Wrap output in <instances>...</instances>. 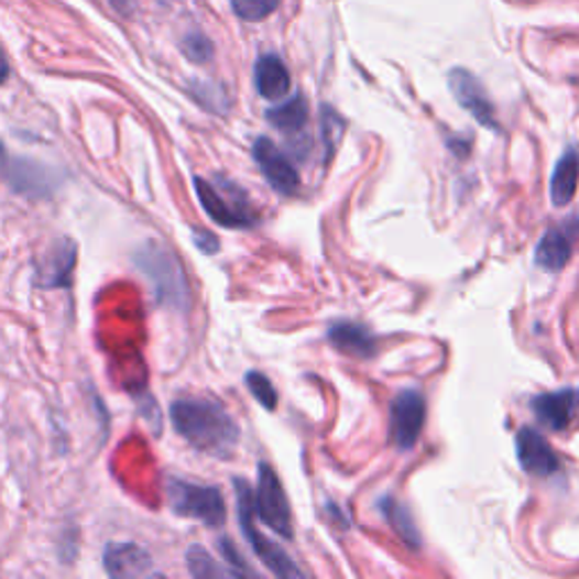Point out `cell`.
Listing matches in <instances>:
<instances>
[{
  "label": "cell",
  "instance_id": "cell-29",
  "mask_svg": "<svg viewBox=\"0 0 579 579\" xmlns=\"http://www.w3.org/2000/svg\"><path fill=\"white\" fill-rule=\"evenodd\" d=\"M6 154V148H3V141H0V156H3Z\"/></svg>",
  "mask_w": 579,
  "mask_h": 579
},
{
  "label": "cell",
  "instance_id": "cell-10",
  "mask_svg": "<svg viewBox=\"0 0 579 579\" xmlns=\"http://www.w3.org/2000/svg\"><path fill=\"white\" fill-rule=\"evenodd\" d=\"M77 263V244L70 238H57L36 261L34 283L44 290L70 287L73 270Z\"/></svg>",
  "mask_w": 579,
  "mask_h": 579
},
{
  "label": "cell",
  "instance_id": "cell-3",
  "mask_svg": "<svg viewBox=\"0 0 579 579\" xmlns=\"http://www.w3.org/2000/svg\"><path fill=\"white\" fill-rule=\"evenodd\" d=\"M195 193L199 197L201 209L220 227L250 229L259 222V214L250 204V197L229 179L209 182L204 177H195Z\"/></svg>",
  "mask_w": 579,
  "mask_h": 579
},
{
  "label": "cell",
  "instance_id": "cell-19",
  "mask_svg": "<svg viewBox=\"0 0 579 579\" xmlns=\"http://www.w3.org/2000/svg\"><path fill=\"white\" fill-rule=\"evenodd\" d=\"M265 118L272 122L278 132L299 134L308 122V100L302 94H297L290 100L267 109Z\"/></svg>",
  "mask_w": 579,
  "mask_h": 579
},
{
  "label": "cell",
  "instance_id": "cell-20",
  "mask_svg": "<svg viewBox=\"0 0 579 579\" xmlns=\"http://www.w3.org/2000/svg\"><path fill=\"white\" fill-rule=\"evenodd\" d=\"M381 512L387 518V523L394 527V532L401 536V542L405 546H409L412 550H417L422 546V534L405 505H401L396 499H392V495H385L381 501Z\"/></svg>",
  "mask_w": 579,
  "mask_h": 579
},
{
  "label": "cell",
  "instance_id": "cell-7",
  "mask_svg": "<svg viewBox=\"0 0 579 579\" xmlns=\"http://www.w3.org/2000/svg\"><path fill=\"white\" fill-rule=\"evenodd\" d=\"M426 426V398L417 390L401 392L390 407V439L396 448H415Z\"/></svg>",
  "mask_w": 579,
  "mask_h": 579
},
{
  "label": "cell",
  "instance_id": "cell-5",
  "mask_svg": "<svg viewBox=\"0 0 579 579\" xmlns=\"http://www.w3.org/2000/svg\"><path fill=\"white\" fill-rule=\"evenodd\" d=\"M233 487H236L238 518H240L242 534L247 536V542H250V546L259 555V559L276 577H293V579L302 577V570L293 564V559L287 557V553L283 548H278L276 544H272L265 534H261L256 529V525H254V493H252V487L247 484V480H242V478H236Z\"/></svg>",
  "mask_w": 579,
  "mask_h": 579
},
{
  "label": "cell",
  "instance_id": "cell-24",
  "mask_svg": "<svg viewBox=\"0 0 579 579\" xmlns=\"http://www.w3.org/2000/svg\"><path fill=\"white\" fill-rule=\"evenodd\" d=\"M244 385L250 387V392L254 394V398L265 407V409H274L278 403V394L272 385V381L261 374V371H250V374L244 376Z\"/></svg>",
  "mask_w": 579,
  "mask_h": 579
},
{
  "label": "cell",
  "instance_id": "cell-15",
  "mask_svg": "<svg viewBox=\"0 0 579 579\" xmlns=\"http://www.w3.org/2000/svg\"><path fill=\"white\" fill-rule=\"evenodd\" d=\"M328 340L338 351L367 360L376 351V340L371 336V330L362 324L353 321H336L328 328Z\"/></svg>",
  "mask_w": 579,
  "mask_h": 579
},
{
  "label": "cell",
  "instance_id": "cell-2",
  "mask_svg": "<svg viewBox=\"0 0 579 579\" xmlns=\"http://www.w3.org/2000/svg\"><path fill=\"white\" fill-rule=\"evenodd\" d=\"M139 270L152 281L159 306L188 310L190 285L179 259L156 240H148L134 256Z\"/></svg>",
  "mask_w": 579,
  "mask_h": 579
},
{
  "label": "cell",
  "instance_id": "cell-9",
  "mask_svg": "<svg viewBox=\"0 0 579 579\" xmlns=\"http://www.w3.org/2000/svg\"><path fill=\"white\" fill-rule=\"evenodd\" d=\"M252 154L259 163V168L263 173V177L267 179V184L285 197H293L299 190V173L290 159L267 139V136H259L254 141Z\"/></svg>",
  "mask_w": 579,
  "mask_h": 579
},
{
  "label": "cell",
  "instance_id": "cell-28",
  "mask_svg": "<svg viewBox=\"0 0 579 579\" xmlns=\"http://www.w3.org/2000/svg\"><path fill=\"white\" fill-rule=\"evenodd\" d=\"M10 77V64H8V57L3 55V51H0V87L6 85Z\"/></svg>",
  "mask_w": 579,
  "mask_h": 579
},
{
  "label": "cell",
  "instance_id": "cell-22",
  "mask_svg": "<svg viewBox=\"0 0 579 579\" xmlns=\"http://www.w3.org/2000/svg\"><path fill=\"white\" fill-rule=\"evenodd\" d=\"M281 6V0H231V10L238 19L247 23H259L272 17Z\"/></svg>",
  "mask_w": 579,
  "mask_h": 579
},
{
  "label": "cell",
  "instance_id": "cell-21",
  "mask_svg": "<svg viewBox=\"0 0 579 579\" xmlns=\"http://www.w3.org/2000/svg\"><path fill=\"white\" fill-rule=\"evenodd\" d=\"M319 122H321V141L326 148V161H330V156L336 154V150L345 136L347 122L336 109H330V107H321Z\"/></svg>",
  "mask_w": 579,
  "mask_h": 579
},
{
  "label": "cell",
  "instance_id": "cell-14",
  "mask_svg": "<svg viewBox=\"0 0 579 579\" xmlns=\"http://www.w3.org/2000/svg\"><path fill=\"white\" fill-rule=\"evenodd\" d=\"M6 179L17 193L30 195V197H41V195H51L53 193V182L55 175L46 171L44 165H39L34 161L17 159L8 165Z\"/></svg>",
  "mask_w": 579,
  "mask_h": 579
},
{
  "label": "cell",
  "instance_id": "cell-11",
  "mask_svg": "<svg viewBox=\"0 0 579 579\" xmlns=\"http://www.w3.org/2000/svg\"><path fill=\"white\" fill-rule=\"evenodd\" d=\"M516 455L521 467L536 478H550L559 471L561 462L555 448L534 428H521L516 435Z\"/></svg>",
  "mask_w": 579,
  "mask_h": 579
},
{
  "label": "cell",
  "instance_id": "cell-25",
  "mask_svg": "<svg viewBox=\"0 0 579 579\" xmlns=\"http://www.w3.org/2000/svg\"><path fill=\"white\" fill-rule=\"evenodd\" d=\"M184 55L195 64H206L214 59V44L201 32H193L182 41Z\"/></svg>",
  "mask_w": 579,
  "mask_h": 579
},
{
  "label": "cell",
  "instance_id": "cell-13",
  "mask_svg": "<svg viewBox=\"0 0 579 579\" xmlns=\"http://www.w3.org/2000/svg\"><path fill=\"white\" fill-rule=\"evenodd\" d=\"M102 561L105 570L118 579L159 575L152 566V557L136 544H109Z\"/></svg>",
  "mask_w": 579,
  "mask_h": 579
},
{
  "label": "cell",
  "instance_id": "cell-27",
  "mask_svg": "<svg viewBox=\"0 0 579 579\" xmlns=\"http://www.w3.org/2000/svg\"><path fill=\"white\" fill-rule=\"evenodd\" d=\"M195 233V244L199 247L201 252L206 254H216L220 250V240L211 233V231H201V229H193Z\"/></svg>",
  "mask_w": 579,
  "mask_h": 579
},
{
  "label": "cell",
  "instance_id": "cell-17",
  "mask_svg": "<svg viewBox=\"0 0 579 579\" xmlns=\"http://www.w3.org/2000/svg\"><path fill=\"white\" fill-rule=\"evenodd\" d=\"M579 186V150L568 148L557 161L550 179V199L555 206H568Z\"/></svg>",
  "mask_w": 579,
  "mask_h": 579
},
{
  "label": "cell",
  "instance_id": "cell-12",
  "mask_svg": "<svg viewBox=\"0 0 579 579\" xmlns=\"http://www.w3.org/2000/svg\"><path fill=\"white\" fill-rule=\"evenodd\" d=\"M532 409L536 419H539L546 428L561 433L566 430L579 409V390L577 387H566L559 392H548L536 396L532 401Z\"/></svg>",
  "mask_w": 579,
  "mask_h": 579
},
{
  "label": "cell",
  "instance_id": "cell-1",
  "mask_svg": "<svg viewBox=\"0 0 579 579\" xmlns=\"http://www.w3.org/2000/svg\"><path fill=\"white\" fill-rule=\"evenodd\" d=\"M175 430L199 452L227 460L240 441V428L214 398H177L171 405Z\"/></svg>",
  "mask_w": 579,
  "mask_h": 579
},
{
  "label": "cell",
  "instance_id": "cell-8",
  "mask_svg": "<svg viewBox=\"0 0 579 579\" xmlns=\"http://www.w3.org/2000/svg\"><path fill=\"white\" fill-rule=\"evenodd\" d=\"M448 89L482 128L491 130V132H499V118H495V109L491 98L487 96L482 81L467 68H452L448 73Z\"/></svg>",
  "mask_w": 579,
  "mask_h": 579
},
{
  "label": "cell",
  "instance_id": "cell-6",
  "mask_svg": "<svg viewBox=\"0 0 579 579\" xmlns=\"http://www.w3.org/2000/svg\"><path fill=\"white\" fill-rule=\"evenodd\" d=\"M254 510L259 518L274 529L276 534L285 536V539H293V512H290V503L285 489L274 473L270 465H259V484H256V495H254Z\"/></svg>",
  "mask_w": 579,
  "mask_h": 579
},
{
  "label": "cell",
  "instance_id": "cell-16",
  "mask_svg": "<svg viewBox=\"0 0 579 579\" xmlns=\"http://www.w3.org/2000/svg\"><path fill=\"white\" fill-rule=\"evenodd\" d=\"M254 85L261 98L281 100L290 94L293 79H290V70L281 57L263 55L254 66Z\"/></svg>",
  "mask_w": 579,
  "mask_h": 579
},
{
  "label": "cell",
  "instance_id": "cell-18",
  "mask_svg": "<svg viewBox=\"0 0 579 579\" xmlns=\"http://www.w3.org/2000/svg\"><path fill=\"white\" fill-rule=\"evenodd\" d=\"M572 256V238L564 229H548L536 244L534 261L548 272H561Z\"/></svg>",
  "mask_w": 579,
  "mask_h": 579
},
{
  "label": "cell",
  "instance_id": "cell-23",
  "mask_svg": "<svg viewBox=\"0 0 579 579\" xmlns=\"http://www.w3.org/2000/svg\"><path fill=\"white\" fill-rule=\"evenodd\" d=\"M186 561H188L190 575H193V577H199V579H204V577L233 575L231 570H222V568L214 561V557H211L209 553H206L201 546H193V548L188 550V555H186Z\"/></svg>",
  "mask_w": 579,
  "mask_h": 579
},
{
  "label": "cell",
  "instance_id": "cell-4",
  "mask_svg": "<svg viewBox=\"0 0 579 579\" xmlns=\"http://www.w3.org/2000/svg\"><path fill=\"white\" fill-rule=\"evenodd\" d=\"M165 493H168L171 510L182 518H195L214 529L222 527L227 521V505L218 487L168 478Z\"/></svg>",
  "mask_w": 579,
  "mask_h": 579
},
{
  "label": "cell",
  "instance_id": "cell-26",
  "mask_svg": "<svg viewBox=\"0 0 579 579\" xmlns=\"http://www.w3.org/2000/svg\"><path fill=\"white\" fill-rule=\"evenodd\" d=\"M220 553H222V557L233 566V572H236V575H256L250 566L244 564V559L240 557V553L236 550V546H233L229 539H220Z\"/></svg>",
  "mask_w": 579,
  "mask_h": 579
}]
</instances>
